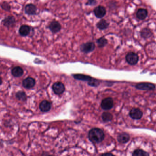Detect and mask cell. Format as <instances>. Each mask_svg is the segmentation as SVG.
<instances>
[{"instance_id": "cell-1", "label": "cell", "mask_w": 156, "mask_h": 156, "mask_svg": "<svg viewBox=\"0 0 156 156\" xmlns=\"http://www.w3.org/2000/svg\"><path fill=\"white\" fill-rule=\"evenodd\" d=\"M105 135L102 130L98 128H94L89 130L88 139L94 144L101 142L104 139Z\"/></svg>"}, {"instance_id": "cell-2", "label": "cell", "mask_w": 156, "mask_h": 156, "mask_svg": "<svg viewBox=\"0 0 156 156\" xmlns=\"http://www.w3.org/2000/svg\"><path fill=\"white\" fill-rule=\"evenodd\" d=\"M73 77L78 80L88 81V85L92 87H98L99 85V81L90 76L83 75L81 74H77L73 75Z\"/></svg>"}, {"instance_id": "cell-3", "label": "cell", "mask_w": 156, "mask_h": 156, "mask_svg": "<svg viewBox=\"0 0 156 156\" xmlns=\"http://www.w3.org/2000/svg\"><path fill=\"white\" fill-rule=\"evenodd\" d=\"M125 59H126L127 62L129 65L133 66L136 65L138 63L139 59V57L137 54L136 53L133 52H129L125 56Z\"/></svg>"}, {"instance_id": "cell-4", "label": "cell", "mask_w": 156, "mask_h": 156, "mask_svg": "<svg viewBox=\"0 0 156 156\" xmlns=\"http://www.w3.org/2000/svg\"><path fill=\"white\" fill-rule=\"evenodd\" d=\"M95 49V43L93 42H88L83 43L80 46V50L82 52L88 54L93 52Z\"/></svg>"}, {"instance_id": "cell-5", "label": "cell", "mask_w": 156, "mask_h": 156, "mask_svg": "<svg viewBox=\"0 0 156 156\" xmlns=\"http://www.w3.org/2000/svg\"><path fill=\"white\" fill-rule=\"evenodd\" d=\"M2 24L5 27L7 28H14L16 24L15 18L13 16H8L2 20Z\"/></svg>"}, {"instance_id": "cell-6", "label": "cell", "mask_w": 156, "mask_h": 156, "mask_svg": "<svg viewBox=\"0 0 156 156\" xmlns=\"http://www.w3.org/2000/svg\"><path fill=\"white\" fill-rule=\"evenodd\" d=\"M101 106L102 109L105 111L110 110L114 106V101L113 99L111 97L104 98L102 101Z\"/></svg>"}, {"instance_id": "cell-7", "label": "cell", "mask_w": 156, "mask_h": 156, "mask_svg": "<svg viewBox=\"0 0 156 156\" xmlns=\"http://www.w3.org/2000/svg\"><path fill=\"white\" fill-rule=\"evenodd\" d=\"M48 28L53 34H56L61 30V25L59 22L56 20H53L48 25Z\"/></svg>"}, {"instance_id": "cell-8", "label": "cell", "mask_w": 156, "mask_h": 156, "mask_svg": "<svg viewBox=\"0 0 156 156\" xmlns=\"http://www.w3.org/2000/svg\"><path fill=\"white\" fill-rule=\"evenodd\" d=\"M135 87L136 89L142 90L151 91L154 90L155 88L154 84L149 83H142L137 84Z\"/></svg>"}, {"instance_id": "cell-9", "label": "cell", "mask_w": 156, "mask_h": 156, "mask_svg": "<svg viewBox=\"0 0 156 156\" xmlns=\"http://www.w3.org/2000/svg\"><path fill=\"white\" fill-rule=\"evenodd\" d=\"M52 89L56 94L60 95L63 94L65 91V85L61 82H56L53 85Z\"/></svg>"}, {"instance_id": "cell-10", "label": "cell", "mask_w": 156, "mask_h": 156, "mask_svg": "<svg viewBox=\"0 0 156 156\" xmlns=\"http://www.w3.org/2000/svg\"><path fill=\"white\" fill-rule=\"evenodd\" d=\"M37 7L33 4H28L24 8L25 13L30 16L35 15L37 14Z\"/></svg>"}, {"instance_id": "cell-11", "label": "cell", "mask_w": 156, "mask_h": 156, "mask_svg": "<svg viewBox=\"0 0 156 156\" xmlns=\"http://www.w3.org/2000/svg\"><path fill=\"white\" fill-rule=\"evenodd\" d=\"M94 13L97 18H102L106 15V10L103 6H98L94 9Z\"/></svg>"}, {"instance_id": "cell-12", "label": "cell", "mask_w": 156, "mask_h": 156, "mask_svg": "<svg viewBox=\"0 0 156 156\" xmlns=\"http://www.w3.org/2000/svg\"><path fill=\"white\" fill-rule=\"evenodd\" d=\"M130 116L133 119H140L143 116V112L138 108H133L130 111Z\"/></svg>"}, {"instance_id": "cell-13", "label": "cell", "mask_w": 156, "mask_h": 156, "mask_svg": "<svg viewBox=\"0 0 156 156\" xmlns=\"http://www.w3.org/2000/svg\"><path fill=\"white\" fill-rule=\"evenodd\" d=\"M35 80L34 78L28 77L22 81V86L24 88L31 89L35 87Z\"/></svg>"}, {"instance_id": "cell-14", "label": "cell", "mask_w": 156, "mask_h": 156, "mask_svg": "<svg viewBox=\"0 0 156 156\" xmlns=\"http://www.w3.org/2000/svg\"><path fill=\"white\" fill-rule=\"evenodd\" d=\"M39 109L43 112L49 111L52 108V104L47 100H43L39 104Z\"/></svg>"}, {"instance_id": "cell-15", "label": "cell", "mask_w": 156, "mask_h": 156, "mask_svg": "<svg viewBox=\"0 0 156 156\" xmlns=\"http://www.w3.org/2000/svg\"><path fill=\"white\" fill-rule=\"evenodd\" d=\"M31 28L28 25H22L19 29V34L22 37H26L30 34Z\"/></svg>"}, {"instance_id": "cell-16", "label": "cell", "mask_w": 156, "mask_h": 156, "mask_svg": "<svg viewBox=\"0 0 156 156\" xmlns=\"http://www.w3.org/2000/svg\"><path fill=\"white\" fill-rule=\"evenodd\" d=\"M130 136L128 133L122 132L119 134L117 136V140L121 143H126L129 141Z\"/></svg>"}, {"instance_id": "cell-17", "label": "cell", "mask_w": 156, "mask_h": 156, "mask_svg": "<svg viewBox=\"0 0 156 156\" xmlns=\"http://www.w3.org/2000/svg\"><path fill=\"white\" fill-rule=\"evenodd\" d=\"M12 74L14 77H21L24 74V70L20 66H16L12 68L11 71Z\"/></svg>"}, {"instance_id": "cell-18", "label": "cell", "mask_w": 156, "mask_h": 156, "mask_svg": "<svg viewBox=\"0 0 156 156\" xmlns=\"http://www.w3.org/2000/svg\"><path fill=\"white\" fill-rule=\"evenodd\" d=\"M148 12L146 9L140 8L136 12V17L140 20H144L147 17Z\"/></svg>"}, {"instance_id": "cell-19", "label": "cell", "mask_w": 156, "mask_h": 156, "mask_svg": "<svg viewBox=\"0 0 156 156\" xmlns=\"http://www.w3.org/2000/svg\"><path fill=\"white\" fill-rule=\"evenodd\" d=\"M109 24V23L107 22L106 20L102 19L96 24V26L99 30H104L108 28Z\"/></svg>"}, {"instance_id": "cell-20", "label": "cell", "mask_w": 156, "mask_h": 156, "mask_svg": "<svg viewBox=\"0 0 156 156\" xmlns=\"http://www.w3.org/2000/svg\"><path fill=\"white\" fill-rule=\"evenodd\" d=\"M140 35L144 39H148L153 36V34L151 30L147 28H145L141 30L140 32Z\"/></svg>"}, {"instance_id": "cell-21", "label": "cell", "mask_w": 156, "mask_h": 156, "mask_svg": "<svg viewBox=\"0 0 156 156\" xmlns=\"http://www.w3.org/2000/svg\"><path fill=\"white\" fill-rule=\"evenodd\" d=\"M102 118L104 122H108L112 120L113 115L108 112H104L102 115Z\"/></svg>"}, {"instance_id": "cell-22", "label": "cell", "mask_w": 156, "mask_h": 156, "mask_svg": "<svg viewBox=\"0 0 156 156\" xmlns=\"http://www.w3.org/2000/svg\"><path fill=\"white\" fill-rule=\"evenodd\" d=\"M96 42H97L98 47H99V48H102L107 45L108 40L106 38L102 37L97 39Z\"/></svg>"}, {"instance_id": "cell-23", "label": "cell", "mask_w": 156, "mask_h": 156, "mask_svg": "<svg viewBox=\"0 0 156 156\" xmlns=\"http://www.w3.org/2000/svg\"><path fill=\"white\" fill-rule=\"evenodd\" d=\"M16 97L19 100L25 101L27 100V96L24 92L19 91L16 94Z\"/></svg>"}, {"instance_id": "cell-24", "label": "cell", "mask_w": 156, "mask_h": 156, "mask_svg": "<svg viewBox=\"0 0 156 156\" xmlns=\"http://www.w3.org/2000/svg\"><path fill=\"white\" fill-rule=\"evenodd\" d=\"M133 156H148L149 154L142 149H136L132 153Z\"/></svg>"}, {"instance_id": "cell-25", "label": "cell", "mask_w": 156, "mask_h": 156, "mask_svg": "<svg viewBox=\"0 0 156 156\" xmlns=\"http://www.w3.org/2000/svg\"><path fill=\"white\" fill-rule=\"evenodd\" d=\"M1 8L5 11L9 12L11 10V6L8 2L3 1L1 5Z\"/></svg>"}, {"instance_id": "cell-26", "label": "cell", "mask_w": 156, "mask_h": 156, "mask_svg": "<svg viewBox=\"0 0 156 156\" xmlns=\"http://www.w3.org/2000/svg\"><path fill=\"white\" fill-rule=\"evenodd\" d=\"M97 3L96 0H88L86 3V5L87 6H94Z\"/></svg>"}, {"instance_id": "cell-27", "label": "cell", "mask_w": 156, "mask_h": 156, "mask_svg": "<svg viewBox=\"0 0 156 156\" xmlns=\"http://www.w3.org/2000/svg\"><path fill=\"white\" fill-rule=\"evenodd\" d=\"M102 156H114L113 154H112L111 153H104V154H102Z\"/></svg>"}]
</instances>
